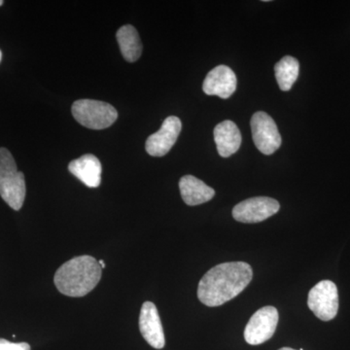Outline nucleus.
<instances>
[{"label":"nucleus","instance_id":"aec40b11","mask_svg":"<svg viewBox=\"0 0 350 350\" xmlns=\"http://www.w3.org/2000/svg\"><path fill=\"white\" fill-rule=\"evenodd\" d=\"M3 3H4V2L2 1V0H0V6H2V4H3Z\"/></svg>","mask_w":350,"mask_h":350},{"label":"nucleus","instance_id":"1a4fd4ad","mask_svg":"<svg viewBox=\"0 0 350 350\" xmlns=\"http://www.w3.org/2000/svg\"><path fill=\"white\" fill-rule=\"evenodd\" d=\"M181 129L180 119L175 116L167 117L160 130L147 138L145 145L147 153L153 157L167 155L180 135Z\"/></svg>","mask_w":350,"mask_h":350},{"label":"nucleus","instance_id":"4468645a","mask_svg":"<svg viewBox=\"0 0 350 350\" xmlns=\"http://www.w3.org/2000/svg\"><path fill=\"white\" fill-rule=\"evenodd\" d=\"M179 189L184 202L190 206L209 202L215 196V191L213 188L193 175L182 177L179 181Z\"/></svg>","mask_w":350,"mask_h":350},{"label":"nucleus","instance_id":"ddd939ff","mask_svg":"<svg viewBox=\"0 0 350 350\" xmlns=\"http://www.w3.org/2000/svg\"><path fill=\"white\" fill-rule=\"evenodd\" d=\"M68 170L90 188H98L101 182V163L92 154L80 157L68 165Z\"/></svg>","mask_w":350,"mask_h":350},{"label":"nucleus","instance_id":"f3484780","mask_svg":"<svg viewBox=\"0 0 350 350\" xmlns=\"http://www.w3.org/2000/svg\"><path fill=\"white\" fill-rule=\"evenodd\" d=\"M0 350H31V345L27 342L16 344L4 338H0Z\"/></svg>","mask_w":350,"mask_h":350},{"label":"nucleus","instance_id":"412c9836","mask_svg":"<svg viewBox=\"0 0 350 350\" xmlns=\"http://www.w3.org/2000/svg\"><path fill=\"white\" fill-rule=\"evenodd\" d=\"M1 57H2V54H1V51H0V62H1Z\"/></svg>","mask_w":350,"mask_h":350},{"label":"nucleus","instance_id":"6e6552de","mask_svg":"<svg viewBox=\"0 0 350 350\" xmlns=\"http://www.w3.org/2000/svg\"><path fill=\"white\" fill-rule=\"evenodd\" d=\"M280 208L278 200L271 198H251L234 207L232 217L241 223H259L275 215Z\"/></svg>","mask_w":350,"mask_h":350},{"label":"nucleus","instance_id":"f257e3e1","mask_svg":"<svg viewBox=\"0 0 350 350\" xmlns=\"http://www.w3.org/2000/svg\"><path fill=\"white\" fill-rule=\"evenodd\" d=\"M250 265L229 262L217 265L202 276L198 287L200 303L211 308L222 306L238 296L252 280Z\"/></svg>","mask_w":350,"mask_h":350},{"label":"nucleus","instance_id":"a211bd4d","mask_svg":"<svg viewBox=\"0 0 350 350\" xmlns=\"http://www.w3.org/2000/svg\"><path fill=\"white\" fill-rule=\"evenodd\" d=\"M98 264H100L101 269L105 268V261H103V260H100V261H98Z\"/></svg>","mask_w":350,"mask_h":350},{"label":"nucleus","instance_id":"20e7f679","mask_svg":"<svg viewBox=\"0 0 350 350\" xmlns=\"http://www.w3.org/2000/svg\"><path fill=\"white\" fill-rule=\"evenodd\" d=\"M78 123L91 130L109 128L118 118V112L109 103L94 100H79L71 107Z\"/></svg>","mask_w":350,"mask_h":350},{"label":"nucleus","instance_id":"dca6fc26","mask_svg":"<svg viewBox=\"0 0 350 350\" xmlns=\"http://www.w3.org/2000/svg\"><path fill=\"white\" fill-rule=\"evenodd\" d=\"M300 64L295 57L286 56L282 57L275 66L276 81L282 91L291 90L294 83L298 79Z\"/></svg>","mask_w":350,"mask_h":350},{"label":"nucleus","instance_id":"0eeeda50","mask_svg":"<svg viewBox=\"0 0 350 350\" xmlns=\"http://www.w3.org/2000/svg\"><path fill=\"white\" fill-rule=\"evenodd\" d=\"M278 310L273 306H264L251 317L244 330V338L251 345L264 344L273 337L278 327Z\"/></svg>","mask_w":350,"mask_h":350},{"label":"nucleus","instance_id":"7ed1b4c3","mask_svg":"<svg viewBox=\"0 0 350 350\" xmlns=\"http://www.w3.org/2000/svg\"><path fill=\"white\" fill-rule=\"evenodd\" d=\"M25 175L17 170L12 154L0 148V196L14 211H20L25 199Z\"/></svg>","mask_w":350,"mask_h":350},{"label":"nucleus","instance_id":"39448f33","mask_svg":"<svg viewBox=\"0 0 350 350\" xmlns=\"http://www.w3.org/2000/svg\"><path fill=\"white\" fill-rule=\"evenodd\" d=\"M308 306L315 317L322 321L335 319L338 310L337 285L331 280L317 283L308 293Z\"/></svg>","mask_w":350,"mask_h":350},{"label":"nucleus","instance_id":"423d86ee","mask_svg":"<svg viewBox=\"0 0 350 350\" xmlns=\"http://www.w3.org/2000/svg\"><path fill=\"white\" fill-rule=\"evenodd\" d=\"M253 142L258 150L265 155L275 153L282 145V137L275 122L267 113H255L251 118Z\"/></svg>","mask_w":350,"mask_h":350},{"label":"nucleus","instance_id":"9b49d317","mask_svg":"<svg viewBox=\"0 0 350 350\" xmlns=\"http://www.w3.org/2000/svg\"><path fill=\"white\" fill-rule=\"evenodd\" d=\"M237 89V76L229 66H218L209 71L202 90L208 96L229 98Z\"/></svg>","mask_w":350,"mask_h":350},{"label":"nucleus","instance_id":"9d476101","mask_svg":"<svg viewBox=\"0 0 350 350\" xmlns=\"http://www.w3.org/2000/svg\"><path fill=\"white\" fill-rule=\"evenodd\" d=\"M139 330L144 340L156 349H162L165 345L162 321L156 306L145 301L139 315Z\"/></svg>","mask_w":350,"mask_h":350},{"label":"nucleus","instance_id":"f8f14e48","mask_svg":"<svg viewBox=\"0 0 350 350\" xmlns=\"http://www.w3.org/2000/svg\"><path fill=\"white\" fill-rule=\"evenodd\" d=\"M214 140L219 155L229 158L238 152L243 138L238 126L234 122L226 120L214 129Z\"/></svg>","mask_w":350,"mask_h":350},{"label":"nucleus","instance_id":"6ab92c4d","mask_svg":"<svg viewBox=\"0 0 350 350\" xmlns=\"http://www.w3.org/2000/svg\"><path fill=\"white\" fill-rule=\"evenodd\" d=\"M278 350H296L293 349H290V347H282V349H278ZM299 350H304L303 349H299Z\"/></svg>","mask_w":350,"mask_h":350},{"label":"nucleus","instance_id":"f03ea898","mask_svg":"<svg viewBox=\"0 0 350 350\" xmlns=\"http://www.w3.org/2000/svg\"><path fill=\"white\" fill-rule=\"evenodd\" d=\"M101 269L98 261L89 255L73 258L57 269L55 285L66 296L75 298L86 296L100 282Z\"/></svg>","mask_w":350,"mask_h":350},{"label":"nucleus","instance_id":"2eb2a0df","mask_svg":"<svg viewBox=\"0 0 350 350\" xmlns=\"http://www.w3.org/2000/svg\"><path fill=\"white\" fill-rule=\"evenodd\" d=\"M120 50L126 61L133 63L142 56V44L138 32L133 25H124L117 31Z\"/></svg>","mask_w":350,"mask_h":350}]
</instances>
